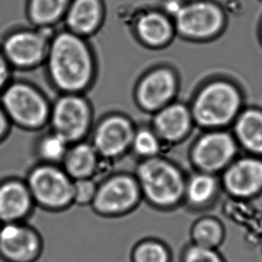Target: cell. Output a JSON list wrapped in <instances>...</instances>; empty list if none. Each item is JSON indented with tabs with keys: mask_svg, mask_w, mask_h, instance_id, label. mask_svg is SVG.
I'll list each match as a JSON object with an SVG mask.
<instances>
[{
	"mask_svg": "<svg viewBox=\"0 0 262 262\" xmlns=\"http://www.w3.org/2000/svg\"><path fill=\"white\" fill-rule=\"evenodd\" d=\"M49 79L62 94H80L91 88L96 62L85 38L68 30L51 37L45 59Z\"/></svg>",
	"mask_w": 262,
	"mask_h": 262,
	"instance_id": "obj_1",
	"label": "cell"
},
{
	"mask_svg": "<svg viewBox=\"0 0 262 262\" xmlns=\"http://www.w3.org/2000/svg\"><path fill=\"white\" fill-rule=\"evenodd\" d=\"M133 173L150 208L171 212L182 207L188 173L178 163L161 155L139 161Z\"/></svg>",
	"mask_w": 262,
	"mask_h": 262,
	"instance_id": "obj_2",
	"label": "cell"
},
{
	"mask_svg": "<svg viewBox=\"0 0 262 262\" xmlns=\"http://www.w3.org/2000/svg\"><path fill=\"white\" fill-rule=\"evenodd\" d=\"M0 105L12 125L26 131H40L49 125L51 106L33 84L11 82L0 95Z\"/></svg>",
	"mask_w": 262,
	"mask_h": 262,
	"instance_id": "obj_3",
	"label": "cell"
},
{
	"mask_svg": "<svg viewBox=\"0 0 262 262\" xmlns=\"http://www.w3.org/2000/svg\"><path fill=\"white\" fill-rule=\"evenodd\" d=\"M34 204L44 211L59 213L74 205V181L61 165L40 163L26 175Z\"/></svg>",
	"mask_w": 262,
	"mask_h": 262,
	"instance_id": "obj_4",
	"label": "cell"
},
{
	"mask_svg": "<svg viewBox=\"0 0 262 262\" xmlns=\"http://www.w3.org/2000/svg\"><path fill=\"white\" fill-rule=\"evenodd\" d=\"M143 201L142 193L133 172L119 171L98 182L90 208L103 219H119L129 215Z\"/></svg>",
	"mask_w": 262,
	"mask_h": 262,
	"instance_id": "obj_5",
	"label": "cell"
},
{
	"mask_svg": "<svg viewBox=\"0 0 262 262\" xmlns=\"http://www.w3.org/2000/svg\"><path fill=\"white\" fill-rule=\"evenodd\" d=\"M241 99L235 88L226 82H214L199 94L192 109L193 120L208 130L223 129L236 119Z\"/></svg>",
	"mask_w": 262,
	"mask_h": 262,
	"instance_id": "obj_6",
	"label": "cell"
},
{
	"mask_svg": "<svg viewBox=\"0 0 262 262\" xmlns=\"http://www.w3.org/2000/svg\"><path fill=\"white\" fill-rule=\"evenodd\" d=\"M239 155L233 134L217 129L200 136L190 146L188 159L193 171L220 175Z\"/></svg>",
	"mask_w": 262,
	"mask_h": 262,
	"instance_id": "obj_7",
	"label": "cell"
},
{
	"mask_svg": "<svg viewBox=\"0 0 262 262\" xmlns=\"http://www.w3.org/2000/svg\"><path fill=\"white\" fill-rule=\"evenodd\" d=\"M49 125L70 145L86 140L93 129L91 105L80 94H62L51 106Z\"/></svg>",
	"mask_w": 262,
	"mask_h": 262,
	"instance_id": "obj_8",
	"label": "cell"
},
{
	"mask_svg": "<svg viewBox=\"0 0 262 262\" xmlns=\"http://www.w3.org/2000/svg\"><path fill=\"white\" fill-rule=\"evenodd\" d=\"M136 129L127 117L112 114L93 127L90 142L103 162L112 163L130 153Z\"/></svg>",
	"mask_w": 262,
	"mask_h": 262,
	"instance_id": "obj_9",
	"label": "cell"
},
{
	"mask_svg": "<svg viewBox=\"0 0 262 262\" xmlns=\"http://www.w3.org/2000/svg\"><path fill=\"white\" fill-rule=\"evenodd\" d=\"M223 193L233 201H251L262 196V157L239 155L219 175Z\"/></svg>",
	"mask_w": 262,
	"mask_h": 262,
	"instance_id": "obj_10",
	"label": "cell"
},
{
	"mask_svg": "<svg viewBox=\"0 0 262 262\" xmlns=\"http://www.w3.org/2000/svg\"><path fill=\"white\" fill-rule=\"evenodd\" d=\"M51 38L42 29H21L9 33L1 51L12 68L33 70L45 62Z\"/></svg>",
	"mask_w": 262,
	"mask_h": 262,
	"instance_id": "obj_11",
	"label": "cell"
},
{
	"mask_svg": "<svg viewBox=\"0 0 262 262\" xmlns=\"http://www.w3.org/2000/svg\"><path fill=\"white\" fill-rule=\"evenodd\" d=\"M44 242L38 230L28 223L0 225V258L4 262H37Z\"/></svg>",
	"mask_w": 262,
	"mask_h": 262,
	"instance_id": "obj_12",
	"label": "cell"
},
{
	"mask_svg": "<svg viewBox=\"0 0 262 262\" xmlns=\"http://www.w3.org/2000/svg\"><path fill=\"white\" fill-rule=\"evenodd\" d=\"M179 31L186 36L206 38L217 33L223 25V15L216 6L196 2L182 7L176 14Z\"/></svg>",
	"mask_w": 262,
	"mask_h": 262,
	"instance_id": "obj_13",
	"label": "cell"
},
{
	"mask_svg": "<svg viewBox=\"0 0 262 262\" xmlns=\"http://www.w3.org/2000/svg\"><path fill=\"white\" fill-rule=\"evenodd\" d=\"M35 208L25 180L8 178L0 182V225L26 222Z\"/></svg>",
	"mask_w": 262,
	"mask_h": 262,
	"instance_id": "obj_14",
	"label": "cell"
},
{
	"mask_svg": "<svg viewBox=\"0 0 262 262\" xmlns=\"http://www.w3.org/2000/svg\"><path fill=\"white\" fill-rule=\"evenodd\" d=\"M222 193L219 175L192 171L187 175L182 207L193 213L209 211Z\"/></svg>",
	"mask_w": 262,
	"mask_h": 262,
	"instance_id": "obj_15",
	"label": "cell"
},
{
	"mask_svg": "<svg viewBox=\"0 0 262 262\" xmlns=\"http://www.w3.org/2000/svg\"><path fill=\"white\" fill-rule=\"evenodd\" d=\"M192 114L182 104L161 110L155 117L153 128L164 146H175L184 141L192 127Z\"/></svg>",
	"mask_w": 262,
	"mask_h": 262,
	"instance_id": "obj_16",
	"label": "cell"
},
{
	"mask_svg": "<svg viewBox=\"0 0 262 262\" xmlns=\"http://www.w3.org/2000/svg\"><path fill=\"white\" fill-rule=\"evenodd\" d=\"M103 19L102 0H72L64 21L68 31L86 38L98 31Z\"/></svg>",
	"mask_w": 262,
	"mask_h": 262,
	"instance_id": "obj_17",
	"label": "cell"
},
{
	"mask_svg": "<svg viewBox=\"0 0 262 262\" xmlns=\"http://www.w3.org/2000/svg\"><path fill=\"white\" fill-rule=\"evenodd\" d=\"M176 80L166 69L155 70L143 78L138 89V100L147 111L160 109L173 95Z\"/></svg>",
	"mask_w": 262,
	"mask_h": 262,
	"instance_id": "obj_18",
	"label": "cell"
},
{
	"mask_svg": "<svg viewBox=\"0 0 262 262\" xmlns=\"http://www.w3.org/2000/svg\"><path fill=\"white\" fill-rule=\"evenodd\" d=\"M103 161L90 141L83 140L70 145L61 167L73 181L95 179Z\"/></svg>",
	"mask_w": 262,
	"mask_h": 262,
	"instance_id": "obj_19",
	"label": "cell"
},
{
	"mask_svg": "<svg viewBox=\"0 0 262 262\" xmlns=\"http://www.w3.org/2000/svg\"><path fill=\"white\" fill-rule=\"evenodd\" d=\"M233 135L240 150L262 157V112L248 110L241 114L234 121Z\"/></svg>",
	"mask_w": 262,
	"mask_h": 262,
	"instance_id": "obj_20",
	"label": "cell"
},
{
	"mask_svg": "<svg viewBox=\"0 0 262 262\" xmlns=\"http://www.w3.org/2000/svg\"><path fill=\"white\" fill-rule=\"evenodd\" d=\"M189 235L191 244L219 250L226 240V226L216 216L201 215L193 223Z\"/></svg>",
	"mask_w": 262,
	"mask_h": 262,
	"instance_id": "obj_21",
	"label": "cell"
},
{
	"mask_svg": "<svg viewBox=\"0 0 262 262\" xmlns=\"http://www.w3.org/2000/svg\"><path fill=\"white\" fill-rule=\"evenodd\" d=\"M72 0H28L29 20L40 29L49 28L65 17Z\"/></svg>",
	"mask_w": 262,
	"mask_h": 262,
	"instance_id": "obj_22",
	"label": "cell"
},
{
	"mask_svg": "<svg viewBox=\"0 0 262 262\" xmlns=\"http://www.w3.org/2000/svg\"><path fill=\"white\" fill-rule=\"evenodd\" d=\"M137 32L146 43L156 46L166 42L171 36V26L167 18L158 13H148L140 17Z\"/></svg>",
	"mask_w": 262,
	"mask_h": 262,
	"instance_id": "obj_23",
	"label": "cell"
},
{
	"mask_svg": "<svg viewBox=\"0 0 262 262\" xmlns=\"http://www.w3.org/2000/svg\"><path fill=\"white\" fill-rule=\"evenodd\" d=\"M130 262H173V255L164 241L146 237L137 242L131 249Z\"/></svg>",
	"mask_w": 262,
	"mask_h": 262,
	"instance_id": "obj_24",
	"label": "cell"
},
{
	"mask_svg": "<svg viewBox=\"0 0 262 262\" xmlns=\"http://www.w3.org/2000/svg\"><path fill=\"white\" fill-rule=\"evenodd\" d=\"M70 144L53 131L40 137L36 144V155L40 163L61 165Z\"/></svg>",
	"mask_w": 262,
	"mask_h": 262,
	"instance_id": "obj_25",
	"label": "cell"
},
{
	"mask_svg": "<svg viewBox=\"0 0 262 262\" xmlns=\"http://www.w3.org/2000/svg\"><path fill=\"white\" fill-rule=\"evenodd\" d=\"M164 146L153 128L141 127L136 129L130 152L139 161L146 160L163 155Z\"/></svg>",
	"mask_w": 262,
	"mask_h": 262,
	"instance_id": "obj_26",
	"label": "cell"
},
{
	"mask_svg": "<svg viewBox=\"0 0 262 262\" xmlns=\"http://www.w3.org/2000/svg\"><path fill=\"white\" fill-rule=\"evenodd\" d=\"M180 262H227L219 250L187 244L181 253Z\"/></svg>",
	"mask_w": 262,
	"mask_h": 262,
	"instance_id": "obj_27",
	"label": "cell"
},
{
	"mask_svg": "<svg viewBox=\"0 0 262 262\" xmlns=\"http://www.w3.org/2000/svg\"><path fill=\"white\" fill-rule=\"evenodd\" d=\"M98 182L95 179L74 181V205L90 207L95 200Z\"/></svg>",
	"mask_w": 262,
	"mask_h": 262,
	"instance_id": "obj_28",
	"label": "cell"
},
{
	"mask_svg": "<svg viewBox=\"0 0 262 262\" xmlns=\"http://www.w3.org/2000/svg\"><path fill=\"white\" fill-rule=\"evenodd\" d=\"M11 66L8 63L2 51L0 50V95L10 84Z\"/></svg>",
	"mask_w": 262,
	"mask_h": 262,
	"instance_id": "obj_29",
	"label": "cell"
},
{
	"mask_svg": "<svg viewBox=\"0 0 262 262\" xmlns=\"http://www.w3.org/2000/svg\"><path fill=\"white\" fill-rule=\"evenodd\" d=\"M12 124L7 114L0 105V143L3 142L10 133Z\"/></svg>",
	"mask_w": 262,
	"mask_h": 262,
	"instance_id": "obj_30",
	"label": "cell"
}]
</instances>
